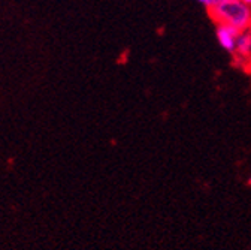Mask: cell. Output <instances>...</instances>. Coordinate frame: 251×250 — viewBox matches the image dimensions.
Returning <instances> with one entry per match:
<instances>
[{"instance_id": "cell-4", "label": "cell", "mask_w": 251, "mask_h": 250, "mask_svg": "<svg viewBox=\"0 0 251 250\" xmlns=\"http://www.w3.org/2000/svg\"><path fill=\"white\" fill-rule=\"evenodd\" d=\"M198 2H199L202 6H205L206 9H211V8L214 6V0H198Z\"/></svg>"}, {"instance_id": "cell-7", "label": "cell", "mask_w": 251, "mask_h": 250, "mask_svg": "<svg viewBox=\"0 0 251 250\" xmlns=\"http://www.w3.org/2000/svg\"><path fill=\"white\" fill-rule=\"evenodd\" d=\"M250 183H251V178H250Z\"/></svg>"}, {"instance_id": "cell-2", "label": "cell", "mask_w": 251, "mask_h": 250, "mask_svg": "<svg viewBox=\"0 0 251 250\" xmlns=\"http://www.w3.org/2000/svg\"><path fill=\"white\" fill-rule=\"evenodd\" d=\"M239 33L241 32L233 26H229V24H225V23H217V27H215L217 42L229 54H235Z\"/></svg>"}, {"instance_id": "cell-1", "label": "cell", "mask_w": 251, "mask_h": 250, "mask_svg": "<svg viewBox=\"0 0 251 250\" xmlns=\"http://www.w3.org/2000/svg\"><path fill=\"white\" fill-rule=\"evenodd\" d=\"M209 12L217 23L233 26L239 32L251 28V6L241 0H229L226 3L211 8Z\"/></svg>"}, {"instance_id": "cell-3", "label": "cell", "mask_w": 251, "mask_h": 250, "mask_svg": "<svg viewBox=\"0 0 251 250\" xmlns=\"http://www.w3.org/2000/svg\"><path fill=\"white\" fill-rule=\"evenodd\" d=\"M235 54H238L241 57H248L251 54V32L250 30H245V32L239 33Z\"/></svg>"}, {"instance_id": "cell-5", "label": "cell", "mask_w": 251, "mask_h": 250, "mask_svg": "<svg viewBox=\"0 0 251 250\" xmlns=\"http://www.w3.org/2000/svg\"><path fill=\"white\" fill-rule=\"evenodd\" d=\"M226 2H229V0H214V6L222 5V3H226ZM214 6H212V8H214Z\"/></svg>"}, {"instance_id": "cell-6", "label": "cell", "mask_w": 251, "mask_h": 250, "mask_svg": "<svg viewBox=\"0 0 251 250\" xmlns=\"http://www.w3.org/2000/svg\"><path fill=\"white\" fill-rule=\"evenodd\" d=\"M241 2H244V3H247V5L251 6V0H241Z\"/></svg>"}]
</instances>
